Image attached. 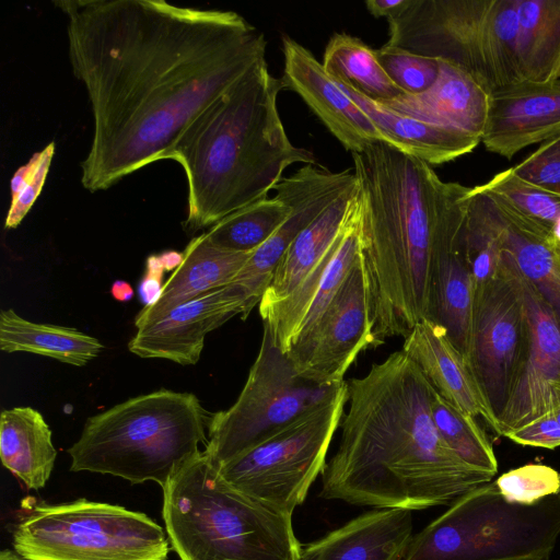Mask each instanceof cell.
<instances>
[{
    "label": "cell",
    "mask_w": 560,
    "mask_h": 560,
    "mask_svg": "<svg viewBox=\"0 0 560 560\" xmlns=\"http://www.w3.org/2000/svg\"><path fill=\"white\" fill-rule=\"evenodd\" d=\"M159 257L165 270L176 269L183 261V253L174 250L164 252Z\"/></svg>",
    "instance_id": "cell-44"
},
{
    "label": "cell",
    "mask_w": 560,
    "mask_h": 560,
    "mask_svg": "<svg viewBox=\"0 0 560 560\" xmlns=\"http://www.w3.org/2000/svg\"><path fill=\"white\" fill-rule=\"evenodd\" d=\"M521 281L529 323L530 348L498 419L495 434L500 436L549 413L551 385L560 383V324L545 300L522 273Z\"/></svg>",
    "instance_id": "cell-19"
},
{
    "label": "cell",
    "mask_w": 560,
    "mask_h": 560,
    "mask_svg": "<svg viewBox=\"0 0 560 560\" xmlns=\"http://www.w3.org/2000/svg\"><path fill=\"white\" fill-rule=\"evenodd\" d=\"M68 55L93 116L82 186L105 190L172 152L257 62L265 35L233 11L163 0H59Z\"/></svg>",
    "instance_id": "cell-1"
},
{
    "label": "cell",
    "mask_w": 560,
    "mask_h": 560,
    "mask_svg": "<svg viewBox=\"0 0 560 560\" xmlns=\"http://www.w3.org/2000/svg\"><path fill=\"white\" fill-rule=\"evenodd\" d=\"M408 0H368L365 7L374 18L389 19L399 12Z\"/></svg>",
    "instance_id": "cell-42"
},
{
    "label": "cell",
    "mask_w": 560,
    "mask_h": 560,
    "mask_svg": "<svg viewBox=\"0 0 560 560\" xmlns=\"http://www.w3.org/2000/svg\"><path fill=\"white\" fill-rule=\"evenodd\" d=\"M373 348L406 338L428 318L430 258L441 182L433 168L385 142L352 153Z\"/></svg>",
    "instance_id": "cell-3"
},
{
    "label": "cell",
    "mask_w": 560,
    "mask_h": 560,
    "mask_svg": "<svg viewBox=\"0 0 560 560\" xmlns=\"http://www.w3.org/2000/svg\"><path fill=\"white\" fill-rule=\"evenodd\" d=\"M550 412L560 421V383H555L551 385Z\"/></svg>",
    "instance_id": "cell-45"
},
{
    "label": "cell",
    "mask_w": 560,
    "mask_h": 560,
    "mask_svg": "<svg viewBox=\"0 0 560 560\" xmlns=\"http://www.w3.org/2000/svg\"><path fill=\"white\" fill-rule=\"evenodd\" d=\"M560 136V80L520 82L490 95L481 142L511 160L535 143Z\"/></svg>",
    "instance_id": "cell-20"
},
{
    "label": "cell",
    "mask_w": 560,
    "mask_h": 560,
    "mask_svg": "<svg viewBox=\"0 0 560 560\" xmlns=\"http://www.w3.org/2000/svg\"><path fill=\"white\" fill-rule=\"evenodd\" d=\"M516 0H492L481 31V52L490 94L520 83Z\"/></svg>",
    "instance_id": "cell-32"
},
{
    "label": "cell",
    "mask_w": 560,
    "mask_h": 560,
    "mask_svg": "<svg viewBox=\"0 0 560 560\" xmlns=\"http://www.w3.org/2000/svg\"><path fill=\"white\" fill-rule=\"evenodd\" d=\"M252 253H235L213 246L206 233L194 237L183 261L164 283L160 299L136 316L137 328L154 322L179 304L231 283Z\"/></svg>",
    "instance_id": "cell-25"
},
{
    "label": "cell",
    "mask_w": 560,
    "mask_h": 560,
    "mask_svg": "<svg viewBox=\"0 0 560 560\" xmlns=\"http://www.w3.org/2000/svg\"><path fill=\"white\" fill-rule=\"evenodd\" d=\"M162 489L167 537L180 560L301 559L292 516L233 488L205 451Z\"/></svg>",
    "instance_id": "cell-5"
},
{
    "label": "cell",
    "mask_w": 560,
    "mask_h": 560,
    "mask_svg": "<svg viewBox=\"0 0 560 560\" xmlns=\"http://www.w3.org/2000/svg\"><path fill=\"white\" fill-rule=\"evenodd\" d=\"M283 89L298 93L337 140L352 153L388 143L368 114L325 71L311 50L282 37Z\"/></svg>",
    "instance_id": "cell-17"
},
{
    "label": "cell",
    "mask_w": 560,
    "mask_h": 560,
    "mask_svg": "<svg viewBox=\"0 0 560 560\" xmlns=\"http://www.w3.org/2000/svg\"><path fill=\"white\" fill-rule=\"evenodd\" d=\"M110 294L116 301L128 302L132 299L135 291L129 282L116 280L110 287Z\"/></svg>",
    "instance_id": "cell-43"
},
{
    "label": "cell",
    "mask_w": 560,
    "mask_h": 560,
    "mask_svg": "<svg viewBox=\"0 0 560 560\" xmlns=\"http://www.w3.org/2000/svg\"><path fill=\"white\" fill-rule=\"evenodd\" d=\"M520 82L560 80V0H516Z\"/></svg>",
    "instance_id": "cell-29"
},
{
    "label": "cell",
    "mask_w": 560,
    "mask_h": 560,
    "mask_svg": "<svg viewBox=\"0 0 560 560\" xmlns=\"http://www.w3.org/2000/svg\"><path fill=\"white\" fill-rule=\"evenodd\" d=\"M357 183L353 170L331 172L306 164L273 187L278 197L291 206L282 225L255 252L231 283L244 289L252 303L259 305L285 250L295 237L323 211Z\"/></svg>",
    "instance_id": "cell-15"
},
{
    "label": "cell",
    "mask_w": 560,
    "mask_h": 560,
    "mask_svg": "<svg viewBox=\"0 0 560 560\" xmlns=\"http://www.w3.org/2000/svg\"><path fill=\"white\" fill-rule=\"evenodd\" d=\"M348 394L347 383L331 401L218 466L222 478L247 497L292 516L326 466Z\"/></svg>",
    "instance_id": "cell-10"
},
{
    "label": "cell",
    "mask_w": 560,
    "mask_h": 560,
    "mask_svg": "<svg viewBox=\"0 0 560 560\" xmlns=\"http://www.w3.org/2000/svg\"><path fill=\"white\" fill-rule=\"evenodd\" d=\"M164 267L159 256H150L147 259L145 272L138 285L139 300L145 306L154 304L163 290Z\"/></svg>",
    "instance_id": "cell-41"
},
{
    "label": "cell",
    "mask_w": 560,
    "mask_h": 560,
    "mask_svg": "<svg viewBox=\"0 0 560 560\" xmlns=\"http://www.w3.org/2000/svg\"><path fill=\"white\" fill-rule=\"evenodd\" d=\"M291 206L278 196L264 198L223 218L206 232L215 247L253 253L288 219Z\"/></svg>",
    "instance_id": "cell-33"
},
{
    "label": "cell",
    "mask_w": 560,
    "mask_h": 560,
    "mask_svg": "<svg viewBox=\"0 0 560 560\" xmlns=\"http://www.w3.org/2000/svg\"><path fill=\"white\" fill-rule=\"evenodd\" d=\"M505 438L520 445L553 450L560 446V421L549 412L510 431Z\"/></svg>",
    "instance_id": "cell-40"
},
{
    "label": "cell",
    "mask_w": 560,
    "mask_h": 560,
    "mask_svg": "<svg viewBox=\"0 0 560 560\" xmlns=\"http://www.w3.org/2000/svg\"><path fill=\"white\" fill-rule=\"evenodd\" d=\"M257 358L237 400L211 415L206 454L220 466L335 399L347 382L318 384L300 376L262 322Z\"/></svg>",
    "instance_id": "cell-9"
},
{
    "label": "cell",
    "mask_w": 560,
    "mask_h": 560,
    "mask_svg": "<svg viewBox=\"0 0 560 560\" xmlns=\"http://www.w3.org/2000/svg\"><path fill=\"white\" fill-rule=\"evenodd\" d=\"M412 536L411 511L376 509L302 545L300 560H405Z\"/></svg>",
    "instance_id": "cell-21"
},
{
    "label": "cell",
    "mask_w": 560,
    "mask_h": 560,
    "mask_svg": "<svg viewBox=\"0 0 560 560\" xmlns=\"http://www.w3.org/2000/svg\"><path fill=\"white\" fill-rule=\"evenodd\" d=\"M421 370L434 389L471 417H481L493 430L495 423L465 358L441 325L423 319L404 339L401 349Z\"/></svg>",
    "instance_id": "cell-23"
},
{
    "label": "cell",
    "mask_w": 560,
    "mask_h": 560,
    "mask_svg": "<svg viewBox=\"0 0 560 560\" xmlns=\"http://www.w3.org/2000/svg\"><path fill=\"white\" fill-rule=\"evenodd\" d=\"M555 238L560 243V217L559 219L556 221L552 230H551Z\"/></svg>",
    "instance_id": "cell-47"
},
{
    "label": "cell",
    "mask_w": 560,
    "mask_h": 560,
    "mask_svg": "<svg viewBox=\"0 0 560 560\" xmlns=\"http://www.w3.org/2000/svg\"><path fill=\"white\" fill-rule=\"evenodd\" d=\"M340 86L373 120L388 144L429 165H439L460 158L481 142L480 138L457 128L401 115L346 86Z\"/></svg>",
    "instance_id": "cell-26"
},
{
    "label": "cell",
    "mask_w": 560,
    "mask_h": 560,
    "mask_svg": "<svg viewBox=\"0 0 560 560\" xmlns=\"http://www.w3.org/2000/svg\"><path fill=\"white\" fill-rule=\"evenodd\" d=\"M559 536L558 494L513 503L491 480L412 536L405 560H549Z\"/></svg>",
    "instance_id": "cell-7"
},
{
    "label": "cell",
    "mask_w": 560,
    "mask_h": 560,
    "mask_svg": "<svg viewBox=\"0 0 560 560\" xmlns=\"http://www.w3.org/2000/svg\"><path fill=\"white\" fill-rule=\"evenodd\" d=\"M375 55L387 75L406 94L427 92L441 73V60L388 44L375 49Z\"/></svg>",
    "instance_id": "cell-36"
},
{
    "label": "cell",
    "mask_w": 560,
    "mask_h": 560,
    "mask_svg": "<svg viewBox=\"0 0 560 560\" xmlns=\"http://www.w3.org/2000/svg\"><path fill=\"white\" fill-rule=\"evenodd\" d=\"M530 348L521 273L502 248L495 276L474 292L466 364L495 423Z\"/></svg>",
    "instance_id": "cell-11"
},
{
    "label": "cell",
    "mask_w": 560,
    "mask_h": 560,
    "mask_svg": "<svg viewBox=\"0 0 560 560\" xmlns=\"http://www.w3.org/2000/svg\"><path fill=\"white\" fill-rule=\"evenodd\" d=\"M373 348V323L360 253L329 304L287 352L298 374L337 384L358 355Z\"/></svg>",
    "instance_id": "cell-12"
},
{
    "label": "cell",
    "mask_w": 560,
    "mask_h": 560,
    "mask_svg": "<svg viewBox=\"0 0 560 560\" xmlns=\"http://www.w3.org/2000/svg\"><path fill=\"white\" fill-rule=\"evenodd\" d=\"M491 1L408 0L399 12L387 19L386 44L453 63L489 91L481 31Z\"/></svg>",
    "instance_id": "cell-14"
},
{
    "label": "cell",
    "mask_w": 560,
    "mask_h": 560,
    "mask_svg": "<svg viewBox=\"0 0 560 560\" xmlns=\"http://www.w3.org/2000/svg\"><path fill=\"white\" fill-rule=\"evenodd\" d=\"M486 195L498 220L502 248L560 324V243L548 228Z\"/></svg>",
    "instance_id": "cell-24"
},
{
    "label": "cell",
    "mask_w": 560,
    "mask_h": 560,
    "mask_svg": "<svg viewBox=\"0 0 560 560\" xmlns=\"http://www.w3.org/2000/svg\"><path fill=\"white\" fill-rule=\"evenodd\" d=\"M57 452L43 415L32 407L2 410L0 458L27 489L44 488L52 472Z\"/></svg>",
    "instance_id": "cell-28"
},
{
    "label": "cell",
    "mask_w": 560,
    "mask_h": 560,
    "mask_svg": "<svg viewBox=\"0 0 560 560\" xmlns=\"http://www.w3.org/2000/svg\"><path fill=\"white\" fill-rule=\"evenodd\" d=\"M54 153L55 143L51 142L32 159L23 173L14 177L18 184L12 186L13 196L5 218V229L16 228L30 211L42 191Z\"/></svg>",
    "instance_id": "cell-38"
},
{
    "label": "cell",
    "mask_w": 560,
    "mask_h": 560,
    "mask_svg": "<svg viewBox=\"0 0 560 560\" xmlns=\"http://www.w3.org/2000/svg\"><path fill=\"white\" fill-rule=\"evenodd\" d=\"M349 407L319 495L376 509L451 505L493 475L460 459L431 416L434 387L402 351L348 383Z\"/></svg>",
    "instance_id": "cell-2"
},
{
    "label": "cell",
    "mask_w": 560,
    "mask_h": 560,
    "mask_svg": "<svg viewBox=\"0 0 560 560\" xmlns=\"http://www.w3.org/2000/svg\"><path fill=\"white\" fill-rule=\"evenodd\" d=\"M13 549L26 560H166V533L143 513L79 499L36 505L15 526Z\"/></svg>",
    "instance_id": "cell-8"
},
{
    "label": "cell",
    "mask_w": 560,
    "mask_h": 560,
    "mask_svg": "<svg viewBox=\"0 0 560 560\" xmlns=\"http://www.w3.org/2000/svg\"><path fill=\"white\" fill-rule=\"evenodd\" d=\"M103 348L98 339L74 328L33 323L11 308L0 312L2 351H24L83 366L96 358Z\"/></svg>",
    "instance_id": "cell-30"
},
{
    "label": "cell",
    "mask_w": 560,
    "mask_h": 560,
    "mask_svg": "<svg viewBox=\"0 0 560 560\" xmlns=\"http://www.w3.org/2000/svg\"><path fill=\"white\" fill-rule=\"evenodd\" d=\"M322 65L335 82L371 101L385 103L404 94L378 62L375 49L351 35L334 34Z\"/></svg>",
    "instance_id": "cell-31"
},
{
    "label": "cell",
    "mask_w": 560,
    "mask_h": 560,
    "mask_svg": "<svg viewBox=\"0 0 560 560\" xmlns=\"http://www.w3.org/2000/svg\"><path fill=\"white\" fill-rule=\"evenodd\" d=\"M254 307L242 287L229 283L179 304L163 317L139 327L128 349L140 358L166 359L180 365L196 364L207 334L236 315L245 320Z\"/></svg>",
    "instance_id": "cell-16"
},
{
    "label": "cell",
    "mask_w": 560,
    "mask_h": 560,
    "mask_svg": "<svg viewBox=\"0 0 560 560\" xmlns=\"http://www.w3.org/2000/svg\"><path fill=\"white\" fill-rule=\"evenodd\" d=\"M509 502L534 504L560 491V472L544 464H526L502 474L494 480Z\"/></svg>",
    "instance_id": "cell-37"
},
{
    "label": "cell",
    "mask_w": 560,
    "mask_h": 560,
    "mask_svg": "<svg viewBox=\"0 0 560 560\" xmlns=\"http://www.w3.org/2000/svg\"><path fill=\"white\" fill-rule=\"evenodd\" d=\"M513 170L523 179L560 194V136L544 142Z\"/></svg>",
    "instance_id": "cell-39"
},
{
    "label": "cell",
    "mask_w": 560,
    "mask_h": 560,
    "mask_svg": "<svg viewBox=\"0 0 560 560\" xmlns=\"http://www.w3.org/2000/svg\"><path fill=\"white\" fill-rule=\"evenodd\" d=\"M489 102V91L471 74L441 61L440 77L430 90L418 95L404 93L380 104L419 120L457 128L481 140Z\"/></svg>",
    "instance_id": "cell-22"
},
{
    "label": "cell",
    "mask_w": 560,
    "mask_h": 560,
    "mask_svg": "<svg viewBox=\"0 0 560 560\" xmlns=\"http://www.w3.org/2000/svg\"><path fill=\"white\" fill-rule=\"evenodd\" d=\"M471 187L441 179L430 258L428 318L447 332L466 357L474 285L466 250V213Z\"/></svg>",
    "instance_id": "cell-13"
},
{
    "label": "cell",
    "mask_w": 560,
    "mask_h": 560,
    "mask_svg": "<svg viewBox=\"0 0 560 560\" xmlns=\"http://www.w3.org/2000/svg\"><path fill=\"white\" fill-rule=\"evenodd\" d=\"M211 415L191 393L160 389L90 417L68 450L71 471L162 488L206 442Z\"/></svg>",
    "instance_id": "cell-6"
},
{
    "label": "cell",
    "mask_w": 560,
    "mask_h": 560,
    "mask_svg": "<svg viewBox=\"0 0 560 560\" xmlns=\"http://www.w3.org/2000/svg\"><path fill=\"white\" fill-rule=\"evenodd\" d=\"M358 192V182L291 243L258 305L265 311L288 298L320 261L340 233Z\"/></svg>",
    "instance_id": "cell-27"
},
{
    "label": "cell",
    "mask_w": 560,
    "mask_h": 560,
    "mask_svg": "<svg viewBox=\"0 0 560 560\" xmlns=\"http://www.w3.org/2000/svg\"><path fill=\"white\" fill-rule=\"evenodd\" d=\"M282 89L260 60L178 139L171 160L188 182L187 232L267 198L289 165L315 164L313 153L293 145L285 132L277 106Z\"/></svg>",
    "instance_id": "cell-4"
},
{
    "label": "cell",
    "mask_w": 560,
    "mask_h": 560,
    "mask_svg": "<svg viewBox=\"0 0 560 560\" xmlns=\"http://www.w3.org/2000/svg\"><path fill=\"white\" fill-rule=\"evenodd\" d=\"M478 188L549 230L560 217V194L523 179L513 167L495 174Z\"/></svg>",
    "instance_id": "cell-35"
},
{
    "label": "cell",
    "mask_w": 560,
    "mask_h": 560,
    "mask_svg": "<svg viewBox=\"0 0 560 560\" xmlns=\"http://www.w3.org/2000/svg\"><path fill=\"white\" fill-rule=\"evenodd\" d=\"M0 560H26L14 550L4 549L0 552Z\"/></svg>",
    "instance_id": "cell-46"
},
{
    "label": "cell",
    "mask_w": 560,
    "mask_h": 560,
    "mask_svg": "<svg viewBox=\"0 0 560 560\" xmlns=\"http://www.w3.org/2000/svg\"><path fill=\"white\" fill-rule=\"evenodd\" d=\"M558 495H559V498H560V491H559Z\"/></svg>",
    "instance_id": "cell-48"
},
{
    "label": "cell",
    "mask_w": 560,
    "mask_h": 560,
    "mask_svg": "<svg viewBox=\"0 0 560 560\" xmlns=\"http://www.w3.org/2000/svg\"><path fill=\"white\" fill-rule=\"evenodd\" d=\"M359 186L355 199L337 238L301 284L284 300L260 311L283 352L319 317L359 255Z\"/></svg>",
    "instance_id": "cell-18"
},
{
    "label": "cell",
    "mask_w": 560,
    "mask_h": 560,
    "mask_svg": "<svg viewBox=\"0 0 560 560\" xmlns=\"http://www.w3.org/2000/svg\"><path fill=\"white\" fill-rule=\"evenodd\" d=\"M433 423L448 447L466 464L495 475L493 447L475 418L463 412L435 392L431 402Z\"/></svg>",
    "instance_id": "cell-34"
}]
</instances>
